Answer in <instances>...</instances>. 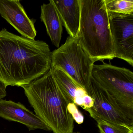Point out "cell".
<instances>
[{"mask_svg": "<svg viewBox=\"0 0 133 133\" xmlns=\"http://www.w3.org/2000/svg\"><path fill=\"white\" fill-rule=\"evenodd\" d=\"M51 69L57 84L71 102L82 107L83 97L88 95L85 89L62 70L58 68Z\"/></svg>", "mask_w": 133, "mask_h": 133, "instance_id": "cell-12", "label": "cell"}, {"mask_svg": "<svg viewBox=\"0 0 133 133\" xmlns=\"http://www.w3.org/2000/svg\"><path fill=\"white\" fill-rule=\"evenodd\" d=\"M94 101L91 97L88 95L83 97V103L81 107L84 109L92 108L94 105Z\"/></svg>", "mask_w": 133, "mask_h": 133, "instance_id": "cell-16", "label": "cell"}, {"mask_svg": "<svg viewBox=\"0 0 133 133\" xmlns=\"http://www.w3.org/2000/svg\"><path fill=\"white\" fill-rule=\"evenodd\" d=\"M81 18L77 36L80 44L95 62L115 58L105 0H80Z\"/></svg>", "mask_w": 133, "mask_h": 133, "instance_id": "cell-3", "label": "cell"}, {"mask_svg": "<svg viewBox=\"0 0 133 133\" xmlns=\"http://www.w3.org/2000/svg\"><path fill=\"white\" fill-rule=\"evenodd\" d=\"M40 19L43 22L52 44L59 48L63 34V24L53 0L41 6Z\"/></svg>", "mask_w": 133, "mask_h": 133, "instance_id": "cell-11", "label": "cell"}, {"mask_svg": "<svg viewBox=\"0 0 133 133\" xmlns=\"http://www.w3.org/2000/svg\"><path fill=\"white\" fill-rule=\"evenodd\" d=\"M52 52L44 41L0 31V82L21 87L41 77L51 67Z\"/></svg>", "mask_w": 133, "mask_h": 133, "instance_id": "cell-1", "label": "cell"}, {"mask_svg": "<svg viewBox=\"0 0 133 133\" xmlns=\"http://www.w3.org/2000/svg\"><path fill=\"white\" fill-rule=\"evenodd\" d=\"M0 14L23 37L35 39L34 23L29 18L20 1L0 0Z\"/></svg>", "mask_w": 133, "mask_h": 133, "instance_id": "cell-8", "label": "cell"}, {"mask_svg": "<svg viewBox=\"0 0 133 133\" xmlns=\"http://www.w3.org/2000/svg\"><path fill=\"white\" fill-rule=\"evenodd\" d=\"M85 90L94 101L93 106L85 110L95 120H102L116 124L133 126V117L128 114L92 76Z\"/></svg>", "mask_w": 133, "mask_h": 133, "instance_id": "cell-6", "label": "cell"}, {"mask_svg": "<svg viewBox=\"0 0 133 133\" xmlns=\"http://www.w3.org/2000/svg\"><path fill=\"white\" fill-rule=\"evenodd\" d=\"M68 112L72 116L74 121L78 124H81L84 122V117L79 111L77 105L74 103L71 102L68 105Z\"/></svg>", "mask_w": 133, "mask_h": 133, "instance_id": "cell-15", "label": "cell"}, {"mask_svg": "<svg viewBox=\"0 0 133 133\" xmlns=\"http://www.w3.org/2000/svg\"><path fill=\"white\" fill-rule=\"evenodd\" d=\"M6 87L2 82H0V99L6 97L7 95Z\"/></svg>", "mask_w": 133, "mask_h": 133, "instance_id": "cell-17", "label": "cell"}, {"mask_svg": "<svg viewBox=\"0 0 133 133\" xmlns=\"http://www.w3.org/2000/svg\"><path fill=\"white\" fill-rule=\"evenodd\" d=\"M0 117L9 121L22 124L29 130L41 129L52 131L41 118L19 102L0 99Z\"/></svg>", "mask_w": 133, "mask_h": 133, "instance_id": "cell-9", "label": "cell"}, {"mask_svg": "<svg viewBox=\"0 0 133 133\" xmlns=\"http://www.w3.org/2000/svg\"><path fill=\"white\" fill-rule=\"evenodd\" d=\"M108 14L115 58L125 61L133 66V14Z\"/></svg>", "mask_w": 133, "mask_h": 133, "instance_id": "cell-7", "label": "cell"}, {"mask_svg": "<svg viewBox=\"0 0 133 133\" xmlns=\"http://www.w3.org/2000/svg\"><path fill=\"white\" fill-rule=\"evenodd\" d=\"M99 133H133V126L116 124L102 120H97Z\"/></svg>", "mask_w": 133, "mask_h": 133, "instance_id": "cell-14", "label": "cell"}, {"mask_svg": "<svg viewBox=\"0 0 133 133\" xmlns=\"http://www.w3.org/2000/svg\"><path fill=\"white\" fill-rule=\"evenodd\" d=\"M35 114L54 133H73L74 120L67 109L71 102L57 84L52 70L22 86Z\"/></svg>", "mask_w": 133, "mask_h": 133, "instance_id": "cell-2", "label": "cell"}, {"mask_svg": "<svg viewBox=\"0 0 133 133\" xmlns=\"http://www.w3.org/2000/svg\"><path fill=\"white\" fill-rule=\"evenodd\" d=\"M105 3L109 13L133 14V0H105Z\"/></svg>", "mask_w": 133, "mask_h": 133, "instance_id": "cell-13", "label": "cell"}, {"mask_svg": "<svg viewBox=\"0 0 133 133\" xmlns=\"http://www.w3.org/2000/svg\"><path fill=\"white\" fill-rule=\"evenodd\" d=\"M91 76L114 101L133 117V73L108 64H94Z\"/></svg>", "mask_w": 133, "mask_h": 133, "instance_id": "cell-4", "label": "cell"}, {"mask_svg": "<svg viewBox=\"0 0 133 133\" xmlns=\"http://www.w3.org/2000/svg\"><path fill=\"white\" fill-rule=\"evenodd\" d=\"M69 36L77 38L81 18L80 0H53Z\"/></svg>", "mask_w": 133, "mask_h": 133, "instance_id": "cell-10", "label": "cell"}, {"mask_svg": "<svg viewBox=\"0 0 133 133\" xmlns=\"http://www.w3.org/2000/svg\"><path fill=\"white\" fill-rule=\"evenodd\" d=\"M79 133V132H75V133Z\"/></svg>", "mask_w": 133, "mask_h": 133, "instance_id": "cell-18", "label": "cell"}, {"mask_svg": "<svg viewBox=\"0 0 133 133\" xmlns=\"http://www.w3.org/2000/svg\"><path fill=\"white\" fill-rule=\"evenodd\" d=\"M52 53L51 68L63 71L85 89L95 62L77 38L69 36L63 45Z\"/></svg>", "mask_w": 133, "mask_h": 133, "instance_id": "cell-5", "label": "cell"}]
</instances>
